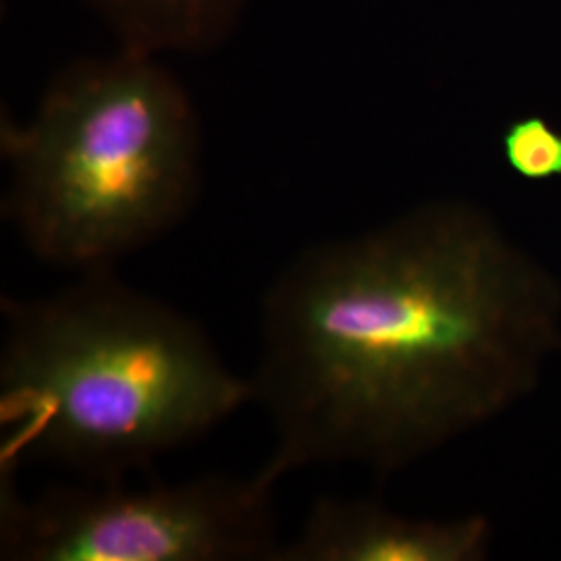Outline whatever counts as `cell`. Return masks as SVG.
<instances>
[{
  "mask_svg": "<svg viewBox=\"0 0 561 561\" xmlns=\"http://www.w3.org/2000/svg\"><path fill=\"white\" fill-rule=\"evenodd\" d=\"M2 219L38 261L88 273L180 225L202 185L201 115L159 55L65 65L27 119L0 123Z\"/></svg>",
  "mask_w": 561,
  "mask_h": 561,
  "instance_id": "obj_3",
  "label": "cell"
},
{
  "mask_svg": "<svg viewBox=\"0 0 561 561\" xmlns=\"http://www.w3.org/2000/svg\"><path fill=\"white\" fill-rule=\"evenodd\" d=\"M117 46L150 55H208L238 32L248 0H80Z\"/></svg>",
  "mask_w": 561,
  "mask_h": 561,
  "instance_id": "obj_6",
  "label": "cell"
},
{
  "mask_svg": "<svg viewBox=\"0 0 561 561\" xmlns=\"http://www.w3.org/2000/svg\"><path fill=\"white\" fill-rule=\"evenodd\" d=\"M502 154L510 171L528 183L561 180V131L542 115L510 121Z\"/></svg>",
  "mask_w": 561,
  "mask_h": 561,
  "instance_id": "obj_7",
  "label": "cell"
},
{
  "mask_svg": "<svg viewBox=\"0 0 561 561\" xmlns=\"http://www.w3.org/2000/svg\"><path fill=\"white\" fill-rule=\"evenodd\" d=\"M0 560L275 561V482L206 474L152 486L90 482L21 497L0 468Z\"/></svg>",
  "mask_w": 561,
  "mask_h": 561,
  "instance_id": "obj_4",
  "label": "cell"
},
{
  "mask_svg": "<svg viewBox=\"0 0 561 561\" xmlns=\"http://www.w3.org/2000/svg\"><path fill=\"white\" fill-rule=\"evenodd\" d=\"M262 477L387 479L526 400L561 354V280L474 202L431 201L296 254L264 291Z\"/></svg>",
  "mask_w": 561,
  "mask_h": 561,
  "instance_id": "obj_1",
  "label": "cell"
},
{
  "mask_svg": "<svg viewBox=\"0 0 561 561\" xmlns=\"http://www.w3.org/2000/svg\"><path fill=\"white\" fill-rule=\"evenodd\" d=\"M0 310V468L127 481L252 403L198 322L113 268L36 300L2 296Z\"/></svg>",
  "mask_w": 561,
  "mask_h": 561,
  "instance_id": "obj_2",
  "label": "cell"
},
{
  "mask_svg": "<svg viewBox=\"0 0 561 561\" xmlns=\"http://www.w3.org/2000/svg\"><path fill=\"white\" fill-rule=\"evenodd\" d=\"M493 522L481 514L412 518L373 500L319 497L275 561H482Z\"/></svg>",
  "mask_w": 561,
  "mask_h": 561,
  "instance_id": "obj_5",
  "label": "cell"
}]
</instances>
